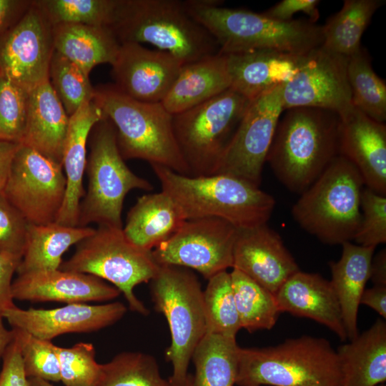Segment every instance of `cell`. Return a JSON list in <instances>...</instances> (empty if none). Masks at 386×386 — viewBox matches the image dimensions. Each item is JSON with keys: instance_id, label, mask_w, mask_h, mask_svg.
Masks as SVG:
<instances>
[{"instance_id": "cell-13", "label": "cell", "mask_w": 386, "mask_h": 386, "mask_svg": "<svg viewBox=\"0 0 386 386\" xmlns=\"http://www.w3.org/2000/svg\"><path fill=\"white\" fill-rule=\"evenodd\" d=\"M238 229L217 217L186 219L166 241L152 250L159 265H174L200 273L209 279L233 266Z\"/></svg>"}, {"instance_id": "cell-44", "label": "cell", "mask_w": 386, "mask_h": 386, "mask_svg": "<svg viewBox=\"0 0 386 386\" xmlns=\"http://www.w3.org/2000/svg\"><path fill=\"white\" fill-rule=\"evenodd\" d=\"M29 223L0 192V253L22 258Z\"/></svg>"}, {"instance_id": "cell-51", "label": "cell", "mask_w": 386, "mask_h": 386, "mask_svg": "<svg viewBox=\"0 0 386 386\" xmlns=\"http://www.w3.org/2000/svg\"><path fill=\"white\" fill-rule=\"evenodd\" d=\"M370 280L373 285L386 286V249L373 256L370 270Z\"/></svg>"}, {"instance_id": "cell-28", "label": "cell", "mask_w": 386, "mask_h": 386, "mask_svg": "<svg viewBox=\"0 0 386 386\" xmlns=\"http://www.w3.org/2000/svg\"><path fill=\"white\" fill-rule=\"evenodd\" d=\"M336 351L342 386H377L385 383V320L377 319L369 329Z\"/></svg>"}, {"instance_id": "cell-23", "label": "cell", "mask_w": 386, "mask_h": 386, "mask_svg": "<svg viewBox=\"0 0 386 386\" xmlns=\"http://www.w3.org/2000/svg\"><path fill=\"white\" fill-rule=\"evenodd\" d=\"M280 312L312 319L345 341L347 335L340 303L330 281L317 273L300 270L274 294Z\"/></svg>"}, {"instance_id": "cell-2", "label": "cell", "mask_w": 386, "mask_h": 386, "mask_svg": "<svg viewBox=\"0 0 386 386\" xmlns=\"http://www.w3.org/2000/svg\"><path fill=\"white\" fill-rule=\"evenodd\" d=\"M162 191L177 204L183 218L217 217L237 229H250L267 223L275 199L259 187L222 174L193 177L151 164Z\"/></svg>"}, {"instance_id": "cell-1", "label": "cell", "mask_w": 386, "mask_h": 386, "mask_svg": "<svg viewBox=\"0 0 386 386\" xmlns=\"http://www.w3.org/2000/svg\"><path fill=\"white\" fill-rule=\"evenodd\" d=\"M190 15L216 40L219 53L271 50L306 55L322 46V27L301 19L281 21L263 13L222 7L217 0H187Z\"/></svg>"}, {"instance_id": "cell-17", "label": "cell", "mask_w": 386, "mask_h": 386, "mask_svg": "<svg viewBox=\"0 0 386 386\" xmlns=\"http://www.w3.org/2000/svg\"><path fill=\"white\" fill-rule=\"evenodd\" d=\"M182 65L168 52L149 49L137 43H122L112 64L114 86L135 100L162 103Z\"/></svg>"}, {"instance_id": "cell-40", "label": "cell", "mask_w": 386, "mask_h": 386, "mask_svg": "<svg viewBox=\"0 0 386 386\" xmlns=\"http://www.w3.org/2000/svg\"><path fill=\"white\" fill-rule=\"evenodd\" d=\"M60 366V381L65 386H96L101 376V364L96 361L94 345L79 342L71 347L55 345Z\"/></svg>"}, {"instance_id": "cell-53", "label": "cell", "mask_w": 386, "mask_h": 386, "mask_svg": "<svg viewBox=\"0 0 386 386\" xmlns=\"http://www.w3.org/2000/svg\"><path fill=\"white\" fill-rule=\"evenodd\" d=\"M30 386H54L50 382L39 378H29Z\"/></svg>"}, {"instance_id": "cell-22", "label": "cell", "mask_w": 386, "mask_h": 386, "mask_svg": "<svg viewBox=\"0 0 386 386\" xmlns=\"http://www.w3.org/2000/svg\"><path fill=\"white\" fill-rule=\"evenodd\" d=\"M105 115L92 99L69 116L62 154L66 189L56 223L77 227L81 199L85 194L83 177L86 166V144L94 126Z\"/></svg>"}, {"instance_id": "cell-30", "label": "cell", "mask_w": 386, "mask_h": 386, "mask_svg": "<svg viewBox=\"0 0 386 386\" xmlns=\"http://www.w3.org/2000/svg\"><path fill=\"white\" fill-rule=\"evenodd\" d=\"M54 51L89 75L98 64L114 62L120 43L109 27L79 24L53 26Z\"/></svg>"}, {"instance_id": "cell-7", "label": "cell", "mask_w": 386, "mask_h": 386, "mask_svg": "<svg viewBox=\"0 0 386 386\" xmlns=\"http://www.w3.org/2000/svg\"><path fill=\"white\" fill-rule=\"evenodd\" d=\"M365 186L357 169L345 157H335L292 207L297 223L327 244L351 242L362 219Z\"/></svg>"}, {"instance_id": "cell-26", "label": "cell", "mask_w": 386, "mask_h": 386, "mask_svg": "<svg viewBox=\"0 0 386 386\" xmlns=\"http://www.w3.org/2000/svg\"><path fill=\"white\" fill-rule=\"evenodd\" d=\"M230 87L227 55L219 52L182 65L162 104L174 115L201 104Z\"/></svg>"}, {"instance_id": "cell-39", "label": "cell", "mask_w": 386, "mask_h": 386, "mask_svg": "<svg viewBox=\"0 0 386 386\" xmlns=\"http://www.w3.org/2000/svg\"><path fill=\"white\" fill-rule=\"evenodd\" d=\"M89 76L77 65L54 51L50 62L49 80L69 117L84 102L94 99L95 88Z\"/></svg>"}, {"instance_id": "cell-20", "label": "cell", "mask_w": 386, "mask_h": 386, "mask_svg": "<svg viewBox=\"0 0 386 386\" xmlns=\"http://www.w3.org/2000/svg\"><path fill=\"white\" fill-rule=\"evenodd\" d=\"M120 294L116 287L96 276L60 269L21 274L11 284L14 300L32 302H103Z\"/></svg>"}, {"instance_id": "cell-4", "label": "cell", "mask_w": 386, "mask_h": 386, "mask_svg": "<svg viewBox=\"0 0 386 386\" xmlns=\"http://www.w3.org/2000/svg\"><path fill=\"white\" fill-rule=\"evenodd\" d=\"M109 28L120 44H150L183 65L219 52L216 40L190 15L184 1L119 0Z\"/></svg>"}, {"instance_id": "cell-19", "label": "cell", "mask_w": 386, "mask_h": 386, "mask_svg": "<svg viewBox=\"0 0 386 386\" xmlns=\"http://www.w3.org/2000/svg\"><path fill=\"white\" fill-rule=\"evenodd\" d=\"M232 269L242 272L273 294L300 271L280 235L267 224L238 229Z\"/></svg>"}, {"instance_id": "cell-38", "label": "cell", "mask_w": 386, "mask_h": 386, "mask_svg": "<svg viewBox=\"0 0 386 386\" xmlns=\"http://www.w3.org/2000/svg\"><path fill=\"white\" fill-rule=\"evenodd\" d=\"M52 26L79 24L109 27L119 0H36Z\"/></svg>"}, {"instance_id": "cell-52", "label": "cell", "mask_w": 386, "mask_h": 386, "mask_svg": "<svg viewBox=\"0 0 386 386\" xmlns=\"http://www.w3.org/2000/svg\"><path fill=\"white\" fill-rule=\"evenodd\" d=\"M3 316L0 312V359L2 357L6 349L14 338V331L7 330L3 322Z\"/></svg>"}, {"instance_id": "cell-46", "label": "cell", "mask_w": 386, "mask_h": 386, "mask_svg": "<svg viewBox=\"0 0 386 386\" xmlns=\"http://www.w3.org/2000/svg\"><path fill=\"white\" fill-rule=\"evenodd\" d=\"M318 0H282L263 14L281 21L292 20L295 13L303 12L310 17V21L315 23L320 17Z\"/></svg>"}, {"instance_id": "cell-16", "label": "cell", "mask_w": 386, "mask_h": 386, "mask_svg": "<svg viewBox=\"0 0 386 386\" xmlns=\"http://www.w3.org/2000/svg\"><path fill=\"white\" fill-rule=\"evenodd\" d=\"M347 66V57L322 46L310 51L302 67L282 87L283 109L312 107L344 115L353 107Z\"/></svg>"}, {"instance_id": "cell-12", "label": "cell", "mask_w": 386, "mask_h": 386, "mask_svg": "<svg viewBox=\"0 0 386 386\" xmlns=\"http://www.w3.org/2000/svg\"><path fill=\"white\" fill-rule=\"evenodd\" d=\"M66 189L61 164L19 144L2 192L29 224L56 222Z\"/></svg>"}, {"instance_id": "cell-32", "label": "cell", "mask_w": 386, "mask_h": 386, "mask_svg": "<svg viewBox=\"0 0 386 386\" xmlns=\"http://www.w3.org/2000/svg\"><path fill=\"white\" fill-rule=\"evenodd\" d=\"M384 0H345L341 9L322 27L325 49L346 57L361 49L362 36Z\"/></svg>"}, {"instance_id": "cell-24", "label": "cell", "mask_w": 386, "mask_h": 386, "mask_svg": "<svg viewBox=\"0 0 386 386\" xmlns=\"http://www.w3.org/2000/svg\"><path fill=\"white\" fill-rule=\"evenodd\" d=\"M307 54L271 50L226 54L230 89L252 101L288 82L302 67Z\"/></svg>"}, {"instance_id": "cell-45", "label": "cell", "mask_w": 386, "mask_h": 386, "mask_svg": "<svg viewBox=\"0 0 386 386\" xmlns=\"http://www.w3.org/2000/svg\"><path fill=\"white\" fill-rule=\"evenodd\" d=\"M0 372V386H30L26 377L19 345L15 337L6 349Z\"/></svg>"}, {"instance_id": "cell-37", "label": "cell", "mask_w": 386, "mask_h": 386, "mask_svg": "<svg viewBox=\"0 0 386 386\" xmlns=\"http://www.w3.org/2000/svg\"><path fill=\"white\" fill-rule=\"evenodd\" d=\"M206 333L236 338L241 327L230 272L223 271L208 279L203 290Z\"/></svg>"}, {"instance_id": "cell-50", "label": "cell", "mask_w": 386, "mask_h": 386, "mask_svg": "<svg viewBox=\"0 0 386 386\" xmlns=\"http://www.w3.org/2000/svg\"><path fill=\"white\" fill-rule=\"evenodd\" d=\"M19 144L0 141V192L4 189L13 158Z\"/></svg>"}, {"instance_id": "cell-41", "label": "cell", "mask_w": 386, "mask_h": 386, "mask_svg": "<svg viewBox=\"0 0 386 386\" xmlns=\"http://www.w3.org/2000/svg\"><path fill=\"white\" fill-rule=\"evenodd\" d=\"M18 341L25 374L28 378L59 382L60 366L55 345L20 329L12 328Z\"/></svg>"}, {"instance_id": "cell-3", "label": "cell", "mask_w": 386, "mask_h": 386, "mask_svg": "<svg viewBox=\"0 0 386 386\" xmlns=\"http://www.w3.org/2000/svg\"><path fill=\"white\" fill-rule=\"evenodd\" d=\"M340 117L312 107L287 109L279 120L267 160L279 181L302 194L339 155Z\"/></svg>"}, {"instance_id": "cell-14", "label": "cell", "mask_w": 386, "mask_h": 386, "mask_svg": "<svg viewBox=\"0 0 386 386\" xmlns=\"http://www.w3.org/2000/svg\"><path fill=\"white\" fill-rule=\"evenodd\" d=\"M279 86L250 102L216 174L234 176L257 187L283 109Z\"/></svg>"}, {"instance_id": "cell-21", "label": "cell", "mask_w": 386, "mask_h": 386, "mask_svg": "<svg viewBox=\"0 0 386 386\" xmlns=\"http://www.w3.org/2000/svg\"><path fill=\"white\" fill-rule=\"evenodd\" d=\"M339 155L357 169L365 186L386 196V126L352 107L340 117Z\"/></svg>"}, {"instance_id": "cell-49", "label": "cell", "mask_w": 386, "mask_h": 386, "mask_svg": "<svg viewBox=\"0 0 386 386\" xmlns=\"http://www.w3.org/2000/svg\"><path fill=\"white\" fill-rule=\"evenodd\" d=\"M360 304L376 311L382 319H386V286L373 285L365 289L360 299Z\"/></svg>"}, {"instance_id": "cell-36", "label": "cell", "mask_w": 386, "mask_h": 386, "mask_svg": "<svg viewBox=\"0 0 386 386\" xmlns=\"http://www.w3.org/2000/svg\"><path fill=\"white\" fill-rule=\"evenodd\" d=\"M96 386H177L162 377L156 359L142 352H122L101 364Z\"/></svg>"}, {"instance_id": "cell-15", "label": "cell", "mask_w": 386, "mask_h": 386, "mask_svg": "<svg viewBox=\"0 0 386 386\" xmlns=\"http://www.w3.org/2000/svg\"><path fill=\"white\" fill-rule=\"evenodd\" d=\"M54 52L53 26L32 1L0 36V74L29 91L49 80Z\"/></svg>"}, {"instance_id": "cell-31", "label": "cell", "mask_w": 386, "mask_h": 386, "mask_svg": "<svg viewBox=\"0 0 386 386\" xmlns=\"http://www.w3.org/2000/svg\"><path fill=\"white\" fill-rule=\"evenodd\" d=\"M94 231L88 226L70 227L56 222L29 224L24 254L16 272L21 274L59 269L64 253Z\"/></svg>"}, {"instance_id": "cell-34", "label": "cell", "mask_w": 386, "mask_h": 386, "mask_svg": "<svg viewBox=\"0 0 386 386\" xmlns=\"http://www.w3.org/2000/svg\"><path fill=\"white\" fill-rule=\"evenodd\" d=\"M230 275L241 327L250 333L272 329L281 313L274 294L236 269Z\"/></svg>"}, {"instance_id": "cell-5", "label": "cell", "mask_w": 386, "mask_h": 386, "mask_svg": "<svg viewBox=\"0 0 386 386\" xmlns=\"http://www.w3.org/2000/svg\"><path fill=\"white\" fill-rule=\"evenodd\" d=\"M238 386H342L330 342L303 335L267 347L238 348Z\"/></svg>"}, {"instance_id": "cell-42", "label": "cell", "mask_w": 386, "mask_h": 386, "mask_svg": "<svg viewBox=\"0 0 386 386\" xmlns=\"http://www.w3.org/2000/svg\"><path fill=\"white\" fill-rule=\"evenodd\" d=\"M28 100V91L0 74V141L21 143Z\"/></svg>"}, {"instance_id": "cell-6", "label": "cell", "mask_w": 386, "mask_h": 386, "mask_svg": "<svg viewBox=\"0 0 386 386\" xmlns=\"http://www.w3.org/2000/svg\"><path fill=\"white\" fill-rule=\"evenodd\" d=\"M93 100L114 124L124 160L143 159L190 176L175 139L173 115L162 103L135 100L114 84L95 88Z\"/></svg>"}, {"instance_id": "cell-35", "label": "cell", "mask_w": 386, "mask_h": 386, "mask_svg": "<svg viewBox=\"0 0 386 386\" xmlns=\"http://www.w3.org/2000/svg\"><path fill=\"white\" fill-rule=\"evenodd\" d=\"M347 81L353 107L372 119H386V84L372 69L367 50L361 49L347 58Z\"/></svg>"}, {"instance_id": "cell-27", "label": "cell", "mask_w": 386, "mask_h": 386, "mask_svg": "<svg viewBox=\"0 0 386 386\" xmlns=\"http://www.w3.org/2000/svg\"><path fill=\"white\" fill-rule=\"evenodd\" d=\"M338 261H330V282L337 297L347 338L358 335L357 313L360 299L370 278V270L376 247L346 242Z\"/></svg>"}, {"instance_id": "cell-29", "label": "cell", "mask_w": 386, "mask_h": 386, "mask_svg": "<svg viewBox=\"0 0 386 386\" xmlns=\"http://www.w3.org/2000/svg\"><path fill=\"white\" fill-rule=\"evenodd\" d=\"M184 220L174 202L162 191L139 197L128 212L122 229L134 244L152 251L169 239Z\"/></svg>"}, {"instance_id": "cell-11", "label": "cell", "mask_w": 386, "mask_h": 386, "mask_svg": "<svg viewBox=\"0 0 386 386\" xmlns=\"http://www.w3.org/2000/svg\"><path fill=\"white\" fill-rule=\"evenodd\" d=\"M250 102L229 89L173 115V129L190 176L214 174Z\"/></svg>"}, {"instance_id": "cell-8", "label": "cell", "mask_w": 386, "mask_h": 386, "mask_svg": "<svg viewBox=\"0 0 386 386\" xmlns=\"http://www.w3.org/2000/svg\"><path fill=\"white\" fill-rule=\"evenodd\" d=\"M149 282L154 308L164 315L170 331L171 343L165 352L173 367L169 379L177 386H186L193 352L206 334L200 282L190 269L159 265Z\"/></svg>"}, {"instance_id": "cell-9", "label": "cell", "mask_w": 386, "mask_h": 386, "mask_svg": "<svg viewBox=\"0 0 386 386\" xmlns=\"http://www.w3.org/2000/svg\"><path fill=\"white\" fill-rule=\"evenodd\" d=\"M86 170L88 187L80 203L79 227L91 223L122 228V211L132 189L151 191V183L127 166L117 142L112 122L104 117L90 132V153Z\"/></svg>"}, {"instance_id": "cell-25", "label": "cell", "mask_w": 386, "mask_h": 386, "mask_svg": "<svg viewBox=\"0 0 386 386\" xmlns=\"http://www.w3.org/2000/svg\"><path fill=\"white\" fill-rule=\"evenodd\" d=\"M69 118L49 80L44 81L29 91L26 128L21 144L61 164Z\"/></svg>"}, {"instance_id": "cell-43", "label": "cell", "mask_w": 386, "mask_h": 386, "mask_svg": "<svg viewBox=\"0 0 386 386\" xmlns=\"http://www.w3.org/2000/svg\"><path fill=\"white\" fill-rule=\"evenodd\" d=\"M361 223L354 239L359 245L376 247L386 242V196L369 188L361 194Z\"/></svg>"}, {"instance_id": "cell-54", "label": "cell", "mask_w": 386, "mask_h": 386, "mask_svg": "<svg viewBox=\"0 0 386 386\" xmlns=\"http://www.w3.org/2000/svg\"><path fill=\"white\" fill-rule=\"evenodd\" d=\"M192 375L189 373L187 379L186 386H192Z\"/></svg>"}, {"instance_id": "cell-48", "label": "cell", "mask_w": 386, "mask_h": 386, "mask_svg": "<svg viewBox=\"0 0 386 386\" xmlns=\"http://www.w3.org/2000/svg\"><path fill=\"white\" fill-rule=\"evenodd\" d=\"M31 2L29 0H0V36L20 19Z\"/></svg>"}, {"instance_id": "cell-47", "label": "cell", "mask_w": 386, "mask_h": 386, "mask_svg": "<svg viewBox=\"0 0 386 386\" xmlns=\"http://www.w3.org/2000/svg\"><path fill=\"white\" fill-rule=\"evenodd\" d=\"M21 258L0 253V312L16 306L11 295L14 273L16 272Z\"/></svg>"}, {"instance_id": "cell-33", "label": "cell", "mask_w": 386, "mask_h": 386, "mask_svg": "<svg viewBox=\"0 0 386 386\" xmlns=\"http://www.w3.org/2000/svg\"><path fill=\"white\" fill-rule=\"evenodd\" d=\"M236 338L206 333L192 359L195 373L192 386H234L238 369Z\"/></svg>"}, {"instance_id": "cell-18", "label": "cell", "mask_w": 386, "mask_h": 386, "mask_svg": "<svg viewBox=\"0 0 386 386\" xmlns=\"http://www.w3.org/2000/svg\"><path fill=\"white\" fill-rule=\"evenodd\" d=\"M127 311L120 302L90 305L67 304L54 309L23 310L17 306L2 312L12 328L24 330L39 338L51 340L66 333L92 332L111 326Z\"/></svg>"}, {"instance_id": "cell-55", "label": "cell", "mask_w": 386, "mask_h": 386, "mask_svg": "<svg viewBox=\"0 0 386 386\" xmlns=\"http://www.w3.org/2000/svg\"><path fill=\"white\" fill-rule=\"evenodd\" d=\"M377 386H386V385H385V384L384 383V384H380V385H377Z\"/></svg>"}, {"instance_id": "cell-10", "label": "cell", "mask_w": 386, "mask_h": 386, "mask_svg": "<svg viewBox=\"0 0 386 386\" xmlns=\"http://www.w3.org/2000/svg\"><path fill=\"white\" fill-rule=\"evenodd\" d=\"M76 245L74 253L62 262L60 269L89 274L109 282L123 293L130 310L149 315L134 289L149 282L159 269L152 251L134 244L122 228L105 225H99Z\"/></svg>"}]
</instances>
